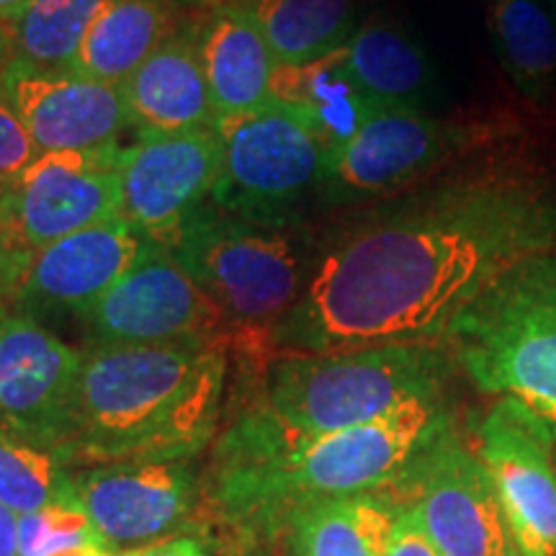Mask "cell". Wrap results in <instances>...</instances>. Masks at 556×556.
<instances>
[{"instance_id":"1","label":"cell","mask_w":556,"mask_h":556,"mask_svg":"<svg viewBox=\"0 0 556 556\" xmlns=\"http://www.w3.org/2000/svg\"><path fill=\"white\" fill-rule=\"evenodd\" d=\"M556 248V176L516 144L348 208L268 338L274 353L443 343L507 270Z\"/></svg>"},{"instance_id":"2","label":"cell","mask_w":556,"mask_h":556,"mask_svg":"<svg viewBox=\"0 0 556 556\" xmlns=\"http://www.w3.org/2000/svg\"><path fill=\"white\" fill-rule=\"evenodd\" d=\"M448 422L443 400H420L364 426L307 433L253 397L214 438L199 518L240 556L278 546L302 507L392 490Z\"/></svg>"},{"instance_id":"3","label":"cell","mask_w":556,"mask_h":556,"mask_svg":"<svg viewBox=\"0 0 556 556\" xmlns=\"http://www.w3.org/2000/svg\"><path fill=\"white\" fill-rule=\"evenodd\" d=\"M227 348H83L62 454L75 469L197 458L219 433Z\"/></svg>"},{"instance_id":"4","label":"cell","mask_w":556,"mask_h":556,"mask_svg":"<svg viewBox=\"0 0 556 556\" xmlns=\"http://www.w3.org/2000/svg\"><path fill=\"white\" fill-rule=\"evenodd\" d=\"M323 235L304 222L263 225L206 201L170 253L225 315L232 345L261 366L270 332L302 299L317 268Z\"/></svg>"},{"instance_id":"5","label":"cell","mask_w":556,"mask_h":556,"mask_svg":"<svg viewBox=\"0 0 556 556\" xmlns=\"http://www.w3.org/2000/svg\"><path fill=\"white\" fill-rule=\"evenodd\" d=\"M261 368L263 402L307 433L364 426L420 400H443L451 353L443 343L332 353H274Z\"/></svg>"},{"instance_id":"6","label":"cell","mask_w":556,"mask_h":556,"mask_svg":"<svg viewBox=\"0 0 556 556\" xmlns=\"http://www.w3.org/2000/svg\"><path fill=\"white\" fill-rule=\"evenodd\" d=\"M446 343L477 389L516 400L556 430V248L507 270Z\"/></svg>"},{"instance_id":"7","label":"cell","mask_w":556,"mask_h":556,"mask_svg":"<svg viewBox=\"0 0 556 556\" xmlns=\"http://www.w3.org/2000/svg\"><path fill=\"white\" fill-rule=\"evenodd\" d=\"M500 119H441L426 111L384 109L330 152L319 206L358 208L426 184L513 135Z\"/></svg>"},{"instance_id":"8","label":"cell","mask_w":556,"mask_h":556,"mask_svg":"<svg viewBox=\"0 0 556 556\" xmlns=\"http://www.w3.org/2000/svg\"><path fill=\"white\" fill-rule=\"evenodd\" d=\"M222 170L208 204L263 225L304 222L319 201L332 148L302 111L281 101L217 122Z\"/></svg>"},{"instance_id":"9","label":"cell","mask_w":556,"mask_h":556,"mask_svg":"<svg viewBox=\"0 0 556 556\" xmlns=\"http://www.w3.org/2000/svg\"><path fill=\"white\" fill-rule=\"evenodd\" d=\"M86 348L232 345V332L170 248L150 242L127 274L80 315Z\"/></svg>"},{"instance_id":"10","label":"cell","mask_w":556,"mask_h":556,"mask_svg":"<svg viewBox=\"0 0 556 556\" xmlns=\"http://www.w3.org/2000/svg\"><path fill=\"white\" fill-rule=\"evenodd\" d=\"M409 505L441 556H520L482 458L443 426L387 490Z\"/></svg>"},{"instance_id":"11","label":"cell","mask_w":556,"mask_h":556,"mask_svg":"<svg viewBox=\"0 0 556 556\" xmlns=\"http://www.w3.org/2000/svg\"><path fill=\"white\" fill-rule=\"evenodd\" d=\"M201 486L191 458L114 462L73 471V503L111 554L173 539L199 520Z\"/></svg>"},{"instance_id":"12","label":"cell","mask_w":556,"mask_h":556,"mask_svg":"<svg viewBox=\"0 0 556 556\" xmlns=\"http://www.w3.org/2000/svg\"><path fill=\"white\" fill-rule=\"evenodd\" d=\"M219 170L217 127L139 131L122 150V219L144 240L170 248L212 199Z\"/></svg>"},{"instance_id":"13","label":"cell","mask_w":556,"mask_h":556,"mask_svg":"<svg viewBox=\"0 0 556 556\" xmlns=\"http://www.w3.org/2000/svg\"><path fill=\"white\" fill-rule=\"evenodd\" d=\"M122 142L39 152L5 184V201L26 250L122 217Z\"/></svg>"},{"instance_id":"14","label":"cell","mask_w":556,"mask_h":556,"mask_svg":"<svg viewBox=\"0 0 556 556\" xmlns=\"http://www.w3.org/2000/svg\"><path fill=\"white\" fill-rule=\"evenodd\" d=\"M477 456L495 484L520 556H556V433L500 397L477 428Z\"/></svg>"},{"instance_id":"15","label":"cell","mask_w":556,"mask_h":556,"mask_svg":"<svg viewBox=\"0 0 556 556\" xmlns=\"http://www.w3.org/2000/svg\"><path fill=\"white\" fill-rule=\"evenodd\" d=\"M80 361L41 319L0 304V430L62 454Z\"/></svg>"},{"instance_id":"16","label":"cell","mask_w":556,"mask_h":556,"mask_svg":"<svg viewBox=\"0 0 556 556\" xmlns=\"http://www.w3.org/2000/svg\"><path fill=\"white\" fill-rule=\"evenodd\" d=\"M0 86L39 152L88 150L119 142L131 127L122 86L83 78L70 70L31 65L9 58L0 67Z\"/></svg>"},{"instance_id":"17","label":"cell","mask_w":556,"mask_h":556,"mask_svg":"<svg viewBox=\"0 0 556 556\" xmlns=\"http://www.w3.org/2000/svg\"><path fill=\"white\" fill-rule=\"evenodd\" d=\"M148 240L122 217L67 235L31 255L9 307L31 317L86 315L142 253Z\"/></svg>"},{"instance_id":"18","label":"cell","mask_w":556,"mask_h":556,"mask_svg":"<svg viewBox=\"0 0 556 556\" xmlns=\"http://www.w3.org/2000/svg\"><path fill=\"white\" fill-rule=\"evenodd\" d=\"M206 11L197 37L217 122L268 106L278 60L258 24L240 3L206 5Z\"/></svg>"},{"instance_id":"19","label":"cell","mask_w":556,"mask_h":556,"mask_svg":"<svg viewBox=\"0 0 556 556\" xmlns=\"http://www.w3.org/2000/svg\"><path fill=\"white\" fill-rule=\"evenodd\" d=\"M131 127L186 131L217 127L197 31H176L122 83Z\"/></svg>"},{"instance_id":"20","label":"cell","mask_w":556,"mask_h":556,"mask_svg":"<svg viewBox=\"0 0 556 556\" xmlns=\"http://www.w3.org/2000/svg\"><path fill=\"white\" fill-rule=\"evenodd\" d=\"M336 54L353 86L379 111H426L433 70L422 47L397 26L384 21L358 26Z\"/></svg>"},{"instance_id":"21","label":"cell","mask_w":556,"mask_h":556,"mask_svg":"<svg viewBox=\"0 0 556 556\" xmlns=\"http://www.w3.org/2000/svg\"><path fill=\"white\" fill-rule=\"evenodd\" d=\"M397 518L389 492L319 500L289 520L278 546L289 556H387Z\"/></svg>"},{"instance_id":"22","label":"cell","mask_w":556,"mask_h":556,"mask_svg":"<svg viewBox=\"0 0 556 556\" xmlns=\"http://www.w3.org/2000/svg\"><path fill=\"white\" fill-rule=\"evenodd\" d=\"M176 31V0H106L67 70L122 86Z\"/></svg>"},{"instance_id":"23","label":"cell","mask_w":556,"mask_h":556,"mask_svg":"<svg viewBox=\"0 0 556 556\" xmlns=\"http://www.w3.org/2000/svg\"><path fill=\"white\" fill-rule=\"evenodd\" d=\"M492 50L523 99L544 103L556 90V18L544 0H484Z\"/></svg>"},{"instance_id":"24","label":"cell","mask_w":556,"mask_h":556,"mask_svg":"<svg viewBox=\"0 0 556 556\" xmlns=\"http://www.w3.org/2000/svg\"><path fill=\"white\" fill-rule=\"evenodd\" d=\"M253 16L281 67L336 54L358 29V0H232Z\"/></svg>"},{"instance_id":"25","label":"cell","mask_w":556,"mask_h":556,"mask_svg":"<svg viewBox=\"0 0 556 556\" xmlns=\"http://www.w3.org/2000/svg\"><path fill=\"white\" fill-rule=\"evenodd\" d=\"M274 99L302 111L332 150L348 142L379 111L353 86L338 54L299 67L278 65Z\"/></svg>"},{"instance_id":"26","label":"cell","mask_w":556,"mask_h":556,"mask_svg":"<svg viewBox=\"0 0 556 556\" xmlns=\"http://www.w3.org/2000/svg\"><path fill=\"white\" fill-rule=\"evenodd\" d=\"M73 471L60 451L0 430V505L16 516L73 503Z\"/></svg>"},{"instance_id":"27","label":"cell","mask_w":556,"mask_h":556,"mask_svg":"<svg viewBox=\"0 0 556 556\" xmlns=\"http://www.w3.org/2000/svg\"><path fill=\"white\" fill-rule=\"evenodd\" d=\"M106 0H31L11 26L16 54L31 65L67 70Z\"/></svg>"},{"instance_id":"28","label":"cell","mask_w":556,"mask_h":556,"mask_svg":"<svg viewBox=\"0 0 556 556\" xmlns=\"http://www.w3.org/2000/svg\"><path fill=\"white\" fill-rule=\"evenodd\" d=\"M93 539V528L75 503L18 516V556H52Z\"/></svg>"},{"instance_id":"29","label":"cell","mask_w":556,"mask_h":556,"mask_svg":"<svg viewBox=\"0 0 556 556\" xmlns=\"http://www.w3.org/2000/svg\"><path fill=\"white\" fill-rule=\"evenodd\" d=\"M37 155L39 150L29 129L0 86V186L11 184Z\"/></svg>"},{"instance_id":"30","label":"cell","mask_w":556,"mask_h":556,"mask_svg":"<svg viewBox=\"0 0 556 556\" xmlns=\"http://www.w3.org/2000/svg\"><path fill=\"white\" fill-rule=\"evenodd\" d=\"M31 250H26L24 242L18 240L9 212V201H5V189L0 186V304H5V307L16 294L21 278H24L31 263Z\"/></svg>"},{"instance_id":"31","label":"cell","mask_w":556,"mask_h":556,"mask_svg":"<svg viewBox=\"0 0 556 556\" xmlns=\"http://www.w3.org/2000/svg\"><path fill=\"white\" fill-rule=\"evenodd\" d=\"M387 556H441V552L433 546V541L428 539L426 528H422L417 513L409 505L400 503L397 528H394V539Z\"/></svg>"},{"instance_id":"32","label":"cell","mask_w":556,"mask_h":556,"mask_svg":"<svg viewBox=\"0 0 556 556\" xmlns=\"http://www.w3.org/2000/svg\"><path fill=\"white\" fill-rule=\"evenodd\" d=\"M111 556H212L206 544L197 536H173L157 544L135 548V552L111 554Z\"/></svg>"},{"instance_id":"33","label":"cell","mask_w":556,"mask_h":556,"mask_svg":"<svg viewBox=\"0 0 556 556\" xmlns=\"http://www.w3.org/2000/svg\"><path fill=\"white\" fill-rule=\"evenodd\" d=\"M0 556H18V516L0 505Z\"/></svg>"},{"instance_id":"34","label":"cell","mask_w":556,"mask_h":556,"mask_svg":"<svg viewBox=\"0 0 556 556\" xmlns=\"http://www.w3.org/2000/svg\"><path fill=\"white\" fill-rule=\"evenodd\" d=\"M31 0H0V29L9 31L16 21L24 16V11L29 9Z\"/></svg>"},{"instance_id":"35","label":"cell","mask_w":556,"mask_h":556,"mask_svg":"<svg viewBox=\"0 0 556 556\" xmlns=\"http://www.w3.org/2000/svg\"><path fill=\"white\" fill-rule=\"evenodd\" d=\"M52 556H111V552H109L106 546L101 544L99 539H93V541H88V544H80V546L65 548V552L52 554Z\"/></svg>"},{"instance_id":"36","label":"cell","mask_w":556,"mask_h":556,"mask_svg":"<svg viewBox=\"0 0 556 556\" xmlns=\"http://www.w3.org/2000/svg\"><path fill=\"white\" fill-rule=\"evenodd\" d=\"M5 52H9V37H5L3 29H0V67L5 65Z\"/></svg>"},{"instance_id":"37","label":"cell","mask_w":556,"mask_h":556,"mask_svg":"<svg viewBox=\"0 0 556 556\" xmlns=\"http://www.w3.org/2000/svg\"><path fill=\"white\" fill-rule=\"evenodd\" d=\"M204 5H217V3H232V0H201Z\"/></svg>"},{"instance_id":"38","label":"cell","mask_w":556,"mask_h":556,"mask_svg":"<svg viewBox=\"0 0 556 556\" xmlns=\"http://www.w3.org/2000/svg\"><path fill=\"white\" fill-rule=\"evenodd\" d=\"M544 3L548 5V9H552V11L556 13V0H544Z\"/></svg>"},{"instance_id":"39","label":"cell","mask_w":556,"mask_h":556,"mask_svg":"<svg viewBox=\"0 0 556 556\" xmlns=\"http://www.w3.org/2000/svg\"><path fill=\"white\" fill-rule=\"evenodd\" d=\"M554 433H556V430H554Z\"/></svg>"}]
</instances>
